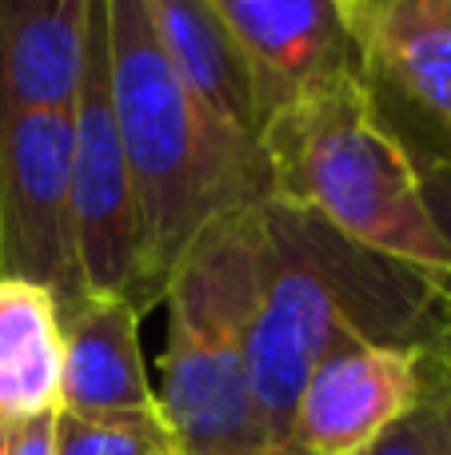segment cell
Instances as JSON below:
<instances>
[{
	"label": "cell",
	"mask_w": 451,
	"mask_h": 455,
	"mask_svg": "<svg viewBox=\"0 0 451 455\" xmlns=\"http://www.w3.org/2000/svg\"><path fill=\"white\" fill-rule=\"evenodd\" d=\"M444 280L344 240L316 216L264 200V280L248 331V371L276 455L312 368L340 344H444Z\"/></svg>",
	"instance_id": "6da1fadb"
},
{
	"label": "cell",
	"mask_w": 451,
	"mask_h": 455,
	"mask_svg": "<svg viewBox=\"0 0 451 455\" xmlns=\"http://www.w3.org/2000/svg\"><path fill=\"white\" fill-rule=\"evenodd\" d=\"M108 88L140 212L148 304H164L176 259L204 228L272 200L256 136L216 116L168 64L144 0H104Z\"/></svg>",
	"instance_id": "7a4b0ae2"
},
{
	"label": "cell",
	"mask_w": 451,
	"mask_h": 455,
	"mask_svg": "<svg viewBox=\"0 0 451 455\" xmlns=\"http://www.w3.org/2000/svg\"><path fill=\"white\" fill-rule=\"evenodd\" d=\"M260 280L264 204L204 228L168 275L156 408L176 455H276L248 371Z\"/></svg>",
	"instance_id": "3957f363"
},
{
	"label": "cell",
	"mask_w": 451,
	"mask_h": 455,
	"mask_svg": "<svg viewBox=\"0 0 451 455\" xmlns=\"http://www.w3.org/2000/svg\"><path fill=\"white\" fill-rule=\"evenodd\" d=\"M272 200L316 216L376 256L451 275V248L412 160L368 108L360 76L276 108L260 128Z\"/></svg>",
	"instance_id": "277c9868"
},
{
	"label": "cell",
	"mask_w": 451,
	"mask_h": 455,
	"mask_svg": "<svg viewBox=\"0 0 451 455\" xmlns=\"http://www.w3.org/2000/svg\"><path fill=\"white\" fill-rule=\"evenodd\" d=\"M72 152H68V184H72V220H76V259L88 291L120 296L148 315L144 291V259H140V212H136L132 172L120 144L116 112L108 88V28H104V0H92L88 16V48L80 72L76 100L68 112Z\"/></svg>",
	"instance_id": "5b68a950"
},
{
	"label": "cell",
	"mask_w": 451,
	"mask_h": 455,
	"mask_svg": "<svg viewBox=\"0 0 451 455\" xmlns=\"http://www.w3.org/2000/svg\"><path fill=\"white\" fill-rule=\"evenodd\" d=\"M356 76L415 172L451 168V0H348Z\"/></svg>",
	"instance_id": "8992f818"
},
{
	"label": "cell",
	"mask_w": 451,
	"mask_h": 455,
	"mask_svg": "<svg viewBox=\"0 0 451 455\" xmlns=\"http://www.w3.org/2000/svg\"><path fill=\"white\" fill-rule=\"evenodd\" d=\"M68 112L0 100V275L44 288L60 315L88 296L76 259Z\"/></svg>",
	"instance_id": "52a82bcc"
},
{
	"label": "cell",
	"mask_w": 451,
	"mask_h": 455,
	"mask_svg": "<svg viewBox=\"0 0 451 455\" xmlns=\"http://www.w3.org/2000/svg\"><path fill=\"white\" fill-rule=\"evenodd\" d=\"M420 347L340 344L312 368L292 416L296 455H368L415 403Z\"/></svg>",
	"instance_id": "ba28073f"
},
{
	"label": "cell",
	"mask_w": 451,
	"mask_h": 455,
	"mask_svg": "<svg viewBox=\"0 0 451 455\" xmlns=\"http://www.w3.org/2000/svg\"><path fill=\"white\" fill-rule=\"evenodd\" d=\"M244 48L264 96V120L308 92L356 76L348 0H212Z\"/></svg>",
	"instance_id": "9c48e42d"
},
{
	"label": "cell",
	"mask_w": 451,
	"mask_h": 455,
	"mask_svg": "<svg viewBox=\"0 0 451 455\" xmlns=\"http://www.w3.org/2000/svg\"><path fill=\"white\" fill-rule=\"evenodd\" d=\"M64 368L60 411L68 416H124L156 411L140 355V315L128 299L88 291L60 315Z\"/></svg>",
	"instance_id": "30bf717a"
},
{
	"label": "cell",
	"mask_w": 451,
	"mask_h": 455,
	"mask_svg": "<svg viewBox=\"0 0 451 455\" xmlns=\"http://www.w3.org/2000/svg\"><path fill=\"white\" fill-rule=\"evenodd\" d=\"M92 0H0V100L72 112Z\"/></svg>",
	"instance_id": "8fae6325"
},
{
	"label": "cell",
	"mask_w": 451,
	"mask_h": 455,
	"mask_svg": "<svg viewBox=\"0 0 451 455\" xmlns=\"http://www.w3.org/2000/svg\"><path fill=\"white\" fill-rule=\"evenodd\" d=\"M148 20L176 76L228 124L260 140L264 96L244 48L212 0H144Z\"/></svg>",
	"instance_id": "7c38bea8"
},
{
	"label": "cell",
	"mask_w": 451,
	"mask_h": 455,
	"mask_svg": "<svg viewBox=\"0 0 451 455\" xmlns=\"http://www.w3.org/2000/svg\"><path fill=\"white\" fill-rule=\"evenodd\" d=\"M60 307L44 288L0 275V424L60 411Z\"/></svg>",
	"instance_id": "4fadbf2b"
},
{
	"label": "cell",
	"mask_w": 451,
	"mask_h": 455,
	"mask_svg": "<svg viewBox=\"0 0 451 455\" xmlns=\"http://www.w3.org/2000/svg\"><path fill=\"white\" fill-rule=\"evenodd\" d=\"M368 455H451V344L423 352L420 395Z\"/></svg>",
	"instance_id": "5bb4252c"
},
{
	"label": "cell",
	"mask_w": 451,
	"mask_h": 455,
	"mask_svg": "<svg viewBox=\"0 0 451 455\" xmlns=\"http://www.w3.org/2000/svg\"><path fill=\"white\" fill-rule=\"evenodd\" d=\"M52 455H176V451L156 408V411H124V416H68V411H56Z\"/></svg>",
	"instance_id": "9a60e30c"
},
{
	"label": "cell",
	"mask_w": 451,
	"mask_h": 455,
	"mask_svg": "<svg viewBox=\"0 0 451 455\" xmlns=\"http://www.w3.org/2000/svg\"><path fill=\"white\" fill-rule=\"evenodd\" d=\"M415 176H420L423 204H428L439 235H444L451 248V168H423V172H415Z\"/></svg>",
	"instance_id": "2e32d148"
},
{
	"label": "cell",
	"mask_w": 451,
	"mask_h": 455,
	"mask_svg": "<svg viewBox=\"0 0 451 455\" xmlns=\"http://www.w3.org/2000/svg\"><path fill=\"white\" fill-rule=\"evenodd\" d=\"M52 435H56V411L20 419V424H12L4 455H52Z\"/></svg>",
	"instance_id": "e0dca14e"
},
{
	"label": "cell",
	"mask_w": 451,
	"mask_h": 455,
	"mask_svg": "<svg viewBox=\"0 0 451 455\" xmlns=\"http://www.w3.org/2000/svg\"><path fill=\"white\" fill-rule=\"evenodd\" d=\"M8 435H12V424H0V455L8 451Z\"/></svg>",
	"instance_id": "ac0fdd59"
}]
</instances>
